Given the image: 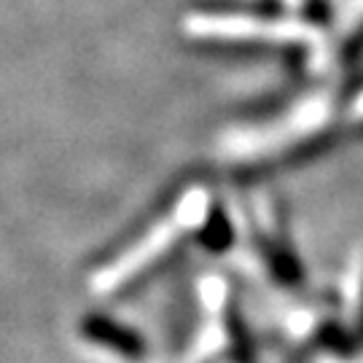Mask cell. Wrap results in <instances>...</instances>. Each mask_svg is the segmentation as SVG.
Listing matches in <instances>:
<instances>
[{"instance_id": "obj_3", "label": "cell", "mask_w": 363, "mask_h": 363, "mask_svg": "<svg viewBox=\"0 0 363 363\" xmlns=\"http://www.w3.org/2000/svg\"><path fill=\"white\" fill-rule=\"evenodd\" d=\"M183 33L194 40L220 46H259L304 52L325 38L323 25L296 13H269L259 9H194L183 16Z\"/></svg>"}, {"instance_id": "obj_2", "label": "cell", "mask_w": 363, "mask_h": 363, "mask_svg": "<svg viewBox=\"0 0 363 363\" xmlns=\"http://www.w3.org/2000/svg\"><path fill=\"white\" fill-rule=\"evenodd\" d=\"M339 103L331 89L312 91L283 113L261 121L229 143V159L237 169H272L301 162L328 145L337 132Z\"/></svg>"}, {"instance_id": "obj_5", "label": "cell", "mask_w": 363, "mask_h": 363, "mask_svg": "<svg viewBox=\"0 0 363 363\" xmlns=\"http://www.w3.org/2000/svg\"><path fill=\"white\" fill-rule=\"evenodd\" d=\"M345 124L352 130H363V89L345 100Z\"/></svg>"}, {"instance_id": "obj_4", "label": "cell", "mask_w": 363, "mask_h": 363, "mask_svg": "<svg viewBox=\"0 0 363 363\" xmlns=\"http://www.w3.org/2000/svg\"><path fill=\"white\" fill-rule=\"evenodd\" d=\"M325 49L331 60L350 62L363 52V0H350L345 13L339 16L337 30L331 38H325Z\"/></svg>"}, {"instance_id": "obj_1", "label": "cell", "mask_w": 363, "mask_h": 363, "mask_svg": "<svg viewBox=\"0 0 363 363\" xmlns=\"http://www.w3.org/2000/svg\"><path fill=\"white\" fill-rule=\"evenodd\" d=\"M202 237L216 247H223L220 240L229 242L232 229L216 208V199L205 186H191L181 194V199L151 223L138 242L127 245L113 261L103 264L91 274V286L100 294H121L140 283L145 274L156 269L162 261H167L189 237Z\"/></svg>"}]
</instances>
